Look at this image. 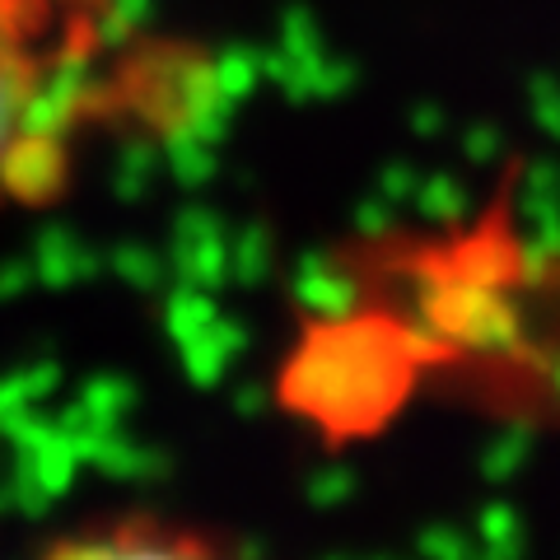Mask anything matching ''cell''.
I'll list each match as a JSON object with an SVG mask.
<instances>
[{
  "label": "cell",
  "instance_id": "1",
  "mask_svg": "<svg viewBox=\"0 0 560 560\" xmlns=\"http://www.w3.org/2000/svg\"><path fill=\"white\" fill-rule=\"evenodd\" d=\"M187 51L140 33L131 0H0V210L43 206L127 117L178 113Z\"/></svg>",
  "mask_w": 560,
  "mask_h": 560
},
{
  "label": "cell",
  "instance_id": "2",
  "mask_svg": "<svg viewBox=\"0 0 560 560\" xmlns=\"http://www.w3.org/2000/svg\"><path fill=\"white\" fill-rule=\"evenodd\" d=\"M43 560H243V556L197 528H183V523L127 518V523H98V528L70 533L57 547H47Z\"/></svg>",
  "mask_w": 560,
  "mask_h": 560
}]
</instances>
